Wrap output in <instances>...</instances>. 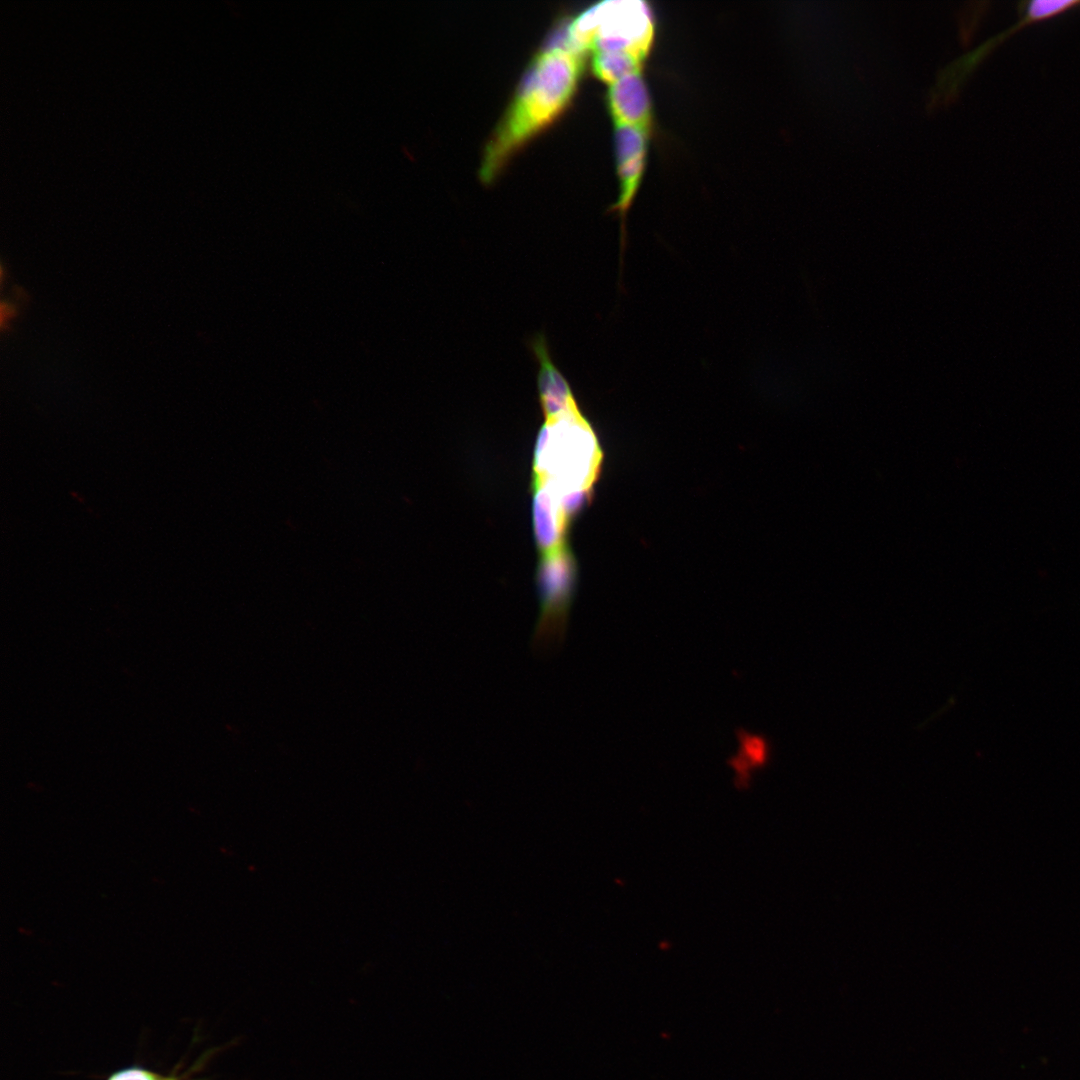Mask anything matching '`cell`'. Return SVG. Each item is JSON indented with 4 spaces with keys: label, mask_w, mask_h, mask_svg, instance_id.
<instances>
[{
    "label": "cell",
    "mask_w": 1080,
    "mask_h": 1080,
    "mask_svg": "<svg viewBox=\"0 0 1080 1080\" xmlns=\"http://www.w3.org/2000/svg\"><path fill=\"white\" fill-rule=\"evenodd\" d=\"M582 67L583 54L561 47L545 46L533 59L485 147L483 182H491L523 145L560 116L576 91Z\"/></svg>",
    "instance_id": "cell-1"
},
{
    "label": "cell",
    "mask_w": 1080,
    "mask_h": 1080,
    "mask_svg": "<svg viewBox=\"0 0 1080 1080\" xmlns=\"http://www.w3.org/2000/svg\"><path fill=\"white\" fill-rule=\"evenodd\" d=\"M601 457L594 431L578 406L546 417L535 449V496L571 518L589 495Z\"/></svg>",
    "instance_id": "cell-2"
},
{
    "label": "cell",
    "mask_w": 1080,
    "mask_h": 1080,
    "mask_svg": "<svg viewBox=\"0 0 1080 1080\" xmlns=\"http://www.w3.org/2000/svg\"><path fill=\"white\" fill-rule=\"evenodd\" d=\"M653 37V16L641 0L604 1L567 23L568 49L583 55L587 50L622 52L644 60Z\"/></svg>",
    "instance_id": "cell-3"
},
{
    "label": "cell",
    "mask_w": 1080,
    "mask_h": 1080,
    "mask_svg": "<svg viewBox=\"0 0 1080 1080\" xmlns=\"http://www.w3.org/2000/svg\"><path fill=\"white\" fill-rule=\"evenodd\" d=\"M617 173L620 193L611 211L621 217V255L625 249V217L638 190L644 170L647 151V131L638 127L616 124L615 129Z\"/></svg>",
    "instance_id": "cell-4"
},
{
    "label": "cell",
    "mask_w": 1080,
    "mask_h": 1080,
    "mask_svg": "<svg viewBox=\"0 0 1080 1080\" xmlns=\"http://www.w3.org/2000/svg\"><path fill=\"white\" fill-rule=\"evenodd\" d=\"M531 348L539 362L537 384L545 418L576 407L577 402L568 381L551 360L545 337L537 335L531 341Z\"/></svg>",
    "instance_id": "cell-5"
},
{
    "label": "cell",
    "mask_w": 1080,
    "mask_h": 1080,
    "mask_svg": "<svg viewBox=\"0 0 1080 1080\" xmlns=\"http://www.w3.org/2000/svg\"><path fill=\"white\" fill-rule=\"evenodd\" d=\"M608 103L616 124L630 125L647 131L651 120V104L640 72L627 75L610 84Z\"/></svg>",
    "instance_id": "cell-6"
},
{
    "label": "cell",
    "mask_w": 1080,
    "mask_h": 1080,
    "mask_svg": "<svg viewBox=\"0 0 1080 1080\" xmlns=\"http://www.w3.org/2000/svg\"><path fill=\"white\" fill-rule=\"evenodd\" d=\"M1023 27H1025L1024 23L1022 21H1017L1015 25L1009 27L1006 31L1000 32L995 37L985 42L982 46H980L970 54L959 58L955 63L948 66L939 75L937 86L935 89V99L937 98L938 100L939 97H942L943 101L951 100L955 96V93L958 91L959 86H961L970 71H972L976 67V65L985 57V55L991 52L993 48H995L1007 37L1014 34Z\"/></svg>",
    "instance_id": "cell-7"
},
{
    "label": "cell",
    "mask_w": 1080,
    "mask_h": 1080,
    "mask_svg": "<svg viewBox=\"0 0 1080 1080\" xmlns=\"http://www.w3.org/2000/svg\"><path fill=\"white\" fill-rule=\"evenodd\" d=\"M643 60L635 55L622 52L593 53L592 68L595 75L612 84L617 80L640 72Z\"/></svg>",
    "instance_id": "cell-8"
},
{
    "label": "cell",
    "mask_w": 1080,
    "mask_h": 1080,
    "mask_svg": "<svg viewBox=\"0 0 1080 1080\" xmlns=\"http://www.w3.org/2000/svg\"><path fill=\"white\" fill-rule=\"evenodd\" d=\"M740 738L741 749L737 756L747 757V760L733 763V767L737 773V783L744 786L749 780L750 771L758 769L767 761L768 748L767 743L759 736L743 733Z\"/></svg>",
    "instance_id": "cell-9"
},
{
    "label": "cell",
    "mask_w": 1080,
    "mask_h": 1080,
    "mask_svg": "<svg viewBox=\"0 0 1080 1080\" xmlns=\"http://www.w3.org/2000/svg\"><path fill=\"white\" fill-rule=\"evenodd\" d=\"M107 1080H176V1078L163 1076L143 1068L132 1067L115 1072Z\"/></svg>",
    "instance_id": "cell-10"
}]
</instances>
